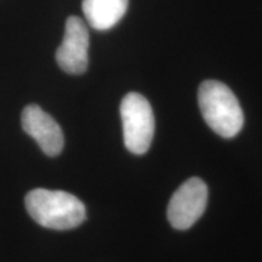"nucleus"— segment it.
I'll return each instance as SVG.
<instances>
[{
	"label": "nucleus",
	"instance_id": "nucleus-1",
	"mask_svg": "<svg viewBox=\"0 0 262 262\" xmlns=\"http://www.w3.org/2000/svg\"><path fill=\"white\" fill-rule=\"evenodd\" d=\"M26 209L37 224L45 228H75L86 219L85 206L77 196L64 191L37 188L25 198Z\"/></svg>",
	"mask_w": 262,
	"mask_h": 262
},
{
	"label": "nucleus",
	"instance_id": "nucleus-7",
	"mask_svg": "<svg viewBox=\"0 0 262 262\" xmlns=\"http://www.w3.org/2000/svg\"><path fill=\"white\" fill-rule=\"evenodd\" d=\"M127 5L129 0H83V12L94 29L107 31L123 18Z\"/></svg>",
	"mask_w": 262,
	"mask_h": 262
},
{
	"label": "nucleus",
	"instance_id": "nucleus-3",
	"mask_svg": "<svg viewBox=\"0 0 262 262\" xmlns=\"http://www.w3.org/2000/svg\"><path fill=\"white\" fill-rule=\"evenodd\" d=\"M124 143L134 155L149 149L155 135V114L148 100L137 93H129L120 104Z\"/></svg>",
	"mask_w": 262,
	"mask_h": 262
},
{
	"label": "nucleus",
	"instance_id": "nucleus-4",
	"mask_svg": "<svg viewBox=\"0 0 262 262\" xmlns=\"http://www.w3.org/2000/svg\"><path fill=\"white\" fill-rule=\"evenodd\" d=\"M208 204V187L199 178L183 182L168 205V219L173 228L188 229L201 219Z\"/></svg>",
	"mask_w": 262,
	"mask_h": 262
},
{
	"label": "nucleus",
	"instance_id": "nucleus-5",
	"mask_svg": "<svg viewBox=\"0 0 262 262\" xmlns=\"http://www.w3.org/2000/svg\"><path fill=\"white\" fill-rule=\"evenodd\" d=\"M89 32L83 19L71 16L66 21L63 40L56 51V61L68 74H83L89 64Z\"/></svg>",
	"mask_w": 262,
	"mask_h": 262
},
{
	"label": "nucleus",
	"instance_id": "nucleus-2",
	"mask_svg": "<svg viewBox=\"0 0 262 262\" xmlns=\"http://www.w3.org/2000/svg\"><path fill=\"white\" fill-rule=\"evenodd\" d=\"M198 103L205 123L221 137L232 139L243 127L244 114L238 98L221 81H203L198 90Z\"/></svg>",
	"mask_w": 262,
	"mask_h": 262
},
{
	"label": "nucleus",
	"instance_id": "nucleus-6",
	"mask_svg": "<svg viewBox=\"0 0 262 262\" xmlns=\"http://www.w3.org/2000/svg\"><path fill=\"white\" fill-rule=\"evenodd\" d=\"M22 127L29 136L37 141L42 152L49 157H56L64 145L63 133L51 116L37 104H29L21 117Z\"/></svg>",
	"mask_w": 262,
	"mask_h": 262
}]
</instances>
